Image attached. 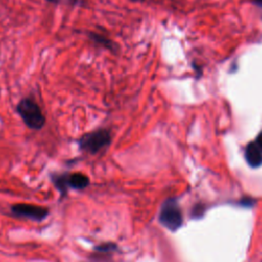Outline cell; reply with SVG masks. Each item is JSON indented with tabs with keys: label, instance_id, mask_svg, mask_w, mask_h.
Returning a JSON list of instances; mask_svg holds the SVG:
<instances>
[{
	"label": "cell",
	"instance_id": "cell-8",
	"mask_svg": "<svg viewBox=\"0 0 262 262\" xmlns=\"http://www.w3.org/2000/svg\"><path fill=\"white\" fill-rule=\"evenodd\" d=\"M255 142H256V145L258 146V148L261 150V152H262V132L259 133V135L257 136Z\"/></svg>",
	"mask_w": 262,
	"mask_h": 262
},
{
	"label": "cell",
	"instance_id": "cell-5",
	"mask_svg": "<svg viewBox=\"0 0 262 262\" xmlns=\"http://www.w3.org/2000/svg\"><path fill=\"white\" fill-rule=\"evenodd\" d=\"M56 180H57V183H59V185L62 187H64L67 184L73 188H78V189H82L86 187L89 183L88 177L82 173H73L67 176H60Z\"/></svg>",
	"mask_w": 262,
	"mask_h": 262
},
{
	"label": "cell",
	"instance_id": "cell-2",
	"mask_svg": "<svg viewBox=\"0 0 262 262\" xmlns=\"http://www.w3.org/2000/svg\"><path fill=\"white\" fill-rule=\"evenodd\" d=\"M112 141L110 129L100 128L82 135L78 139L79 149L87 154H98L103 149L109 147Z\"/></svg>",
	"mask_w": 262,
	"mask_h": 262
},
{
	"label": "cell",
	"instance_id": "cell-10",
	"mask_svg": "<svg viewBox=\"0 0 262 262\" xmlns=\"http://www.w3.org/2000/svg\"><path fill=\"white\" fill-rule=\"evenodd\" d=\"M131 2H135V3H138V2H142V0H131Z\"/></svg>",
	"mask_w": 262,
	"mask_h": 262
},
{
	"label": "cell",
	"instance_id": "cell-3",
	"mask_svg": "<svg viewBox=\"0 0 262 262\" xmlns=\"http://www.w3.org/2000/svg\"><path fill=\"white\" fill-rule=\"evenodd\" d=\"M161 223L170 230H176L182 223V214L174 200H168L160 213Z\"/></svg>",
	"mask_w": 262,
	"mask_h": 262
},
{
	"label": "cell",
	"instance_id": "cell-4",
	"mask_svg": "<svg viewBox=\"0 0 262 262\" xmlns=\"http://www.w3.org/2000/svg\"><path fill=\"white\" fill-rule=\"evenodd\" d=\"M13 212L15 215L34 220H42L47 215V210L45 208L29 204H18L13 207Z\"/></svg>",
	"mask_w": 262,
	"mask_h": 262
},
{
	"label": "cell",
	"instance_id": "cell-9",
	"mask_svg": "<svg viewBox=\"0 0 262 262\" xmlns=\"http://www.w3.org/2000/svg\"><path fill=\"white\" fill-rule=\"evenodd\" d=\"M47 3H51V4H60L62 0H46Z\"/></svg>",
	"mask_w": 262,
	"mask_h": 262
},
{
	"label": "cell",
	"instance_id": "cell-1",
	"mask_svg": "<svg viewBox=\"0 0 262 262\" xmlns=\"http://www.w3.org/2000/svg\"><path fill=\"white\" fill-rule=\"evenodd\" d=\"M17 112L26 126L32 130H40L45 125V116L40 106L32 98L22 99L17 106Z\"/></svg>",
	"mask_w": 262,
	"mask_h": 262
},
{
	"label": "cell",
	"instance_id": "cell-7",
	"mask_svg": "<svg viewBox=\"0 0 262 262\" xmlns=\"http://www.w3.org/2000/svg\"><path fill=\"white\" fill-rule=\"evenodd\" d=\"M88 37L90 40H92L94 43L97 44H100L101 46L109 50V51H112V52H116L117 51V45L109 38H107L106 36L102 35V34H99V33H96V32H89L88 33Z\"/></svg>",
	"mask_w": 262,
	"mask_h": 262
},
{
	"label": "cell",
	"instance_id": "cell-6",
	"mask_svg": "<svg viewBox=\"0 0 262 262\" xmlns=\"http://www.w3.org/2000/svg\"><path fill=\"white\" fill-rule=\"evenodd\" d=\"M246 160L251 167L257 168L262 165V152L256 145V142H250L246 148L245 153Z\"/></svg>",
	"mask_w": 262,
	"mask_h": 262
}]
</instances>
